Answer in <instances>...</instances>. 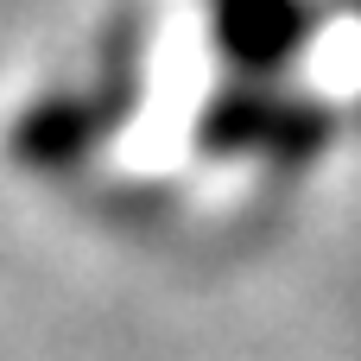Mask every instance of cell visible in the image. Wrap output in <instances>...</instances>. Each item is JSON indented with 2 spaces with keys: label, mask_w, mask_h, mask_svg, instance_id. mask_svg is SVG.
Returning <instances> with one entry per match:
<instances>
[{
  "label": "cell",
  "mask_w": 361,
  "mask_h": 361,
  "mask_svg": "<svg viewBox=\"0 0 361 361\" xmlns=\"http://www.w3.org/2000/svg\"><path fill=\"white\" fill-rule=\"evenodd\" d=\"M330 121L324 108L311 102H292V95H273L267 82L254 89H228L216 95V108L203 114V140L216 152H260V159H311L324 146Z\"/></svg>",
  "instance_id": "6da1fadb"
},
{
  "label": "cell",
  "mask_w": 361,
  "mask_h": 361,
  "mask_svg": "<svg viewBox=\"0 0 361 361\" xmlns=\"http://www.w3.org/2000/svg\"><path fill=\"white\" fill-rule=\"evenodd\" d=\"M209 25L222 57L247 82H273L311 38V6L305 0H209Z\"/></svg>",
  "instance_id": "7a4b0ae2"
}]
</instances>
